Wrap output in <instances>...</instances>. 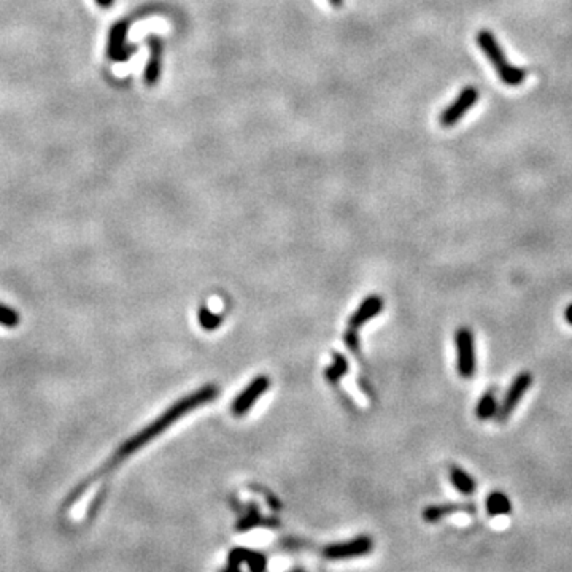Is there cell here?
<instances>
[{"label": "cell", "mask_w": 572, "mask_h": 572, "mask_svg": "<svg viewBox=\"0 0 572 572\" xmlns=\"http://www.w3.org/2000/svg\"><path fill=\"white\" fill-rule=\"evenodd\" d=\"M346 369H348V362H346L345 358L340 353H334V364L328 367L326 378L333 383L339 382L346 373Z\"/></svg>", "instance_id": "2e32d148"}, {"label": "cell", "mask_w": 572, "mask_h": 572, "mask_svg": "<svg viewBox=\"0 0 572 572\" xmlns=\"http://www.w3.org/2000/svg\"><path fill=\"white\" fill-rule=\"evenodd\" d=\"M269 387H271V380H269V377L260 376V377L253 378L249 387H246L244 392H242L237 398L234 399L233 407H230V409H233V414L235 417L245 415L246 412L251 409V405L261 398V394L266 392V389H269Z\"/></svg>", "instance_id": "8992f818"}, {"label": "cell", "mask_w": 572, "mask_h": 572, "mask_svg": "<svg viewBox=\"0 0 572 572\" xmlns=\"http://www.w3.org/2000/svg\"><path fill=\"white\" fill-rule=\"evenodd\" d=\"M478 101V90L476 86H466L463 91L456 96L455 101L444 110L439 117V123L442 128H452L456 123H460L464 118V115L469 112L471 108Z\"/></svg>", "instance_id": "5b68a950"}, {"label": "cell", "mask_w": 572, "mask_h": 572, "mask_svg": "<svg viewBox=\"0 0 572 572\" xmlns=\"http://www.w3.org/2000/svg\"><path fill=\"white\" fill-rule=\"evenodd\" d=\"M498 409L499 404L496 398V389L489 388L480 396V399H478V403L476 405V417L482 421L491 420V418H496Z\"/></svg>", "instance_id": "5bb4252c"}, {"label": "cell", "mask_w": 572, "mask_h": 572, "mask_svg": "<svg viewBox=\"0 0 572 572\" xmlns=\"http://www.w3.org/2000/svg\"><path fill=\"white\" fill-rule=\"evenodd\" d=\"M148 45H150V59H148L145 69V83L153 86L158 83L159 75H161V59H162V42L156 35L148 37Z\"/></svg>", "instance_id": "8fae6325"}, {"label": "cell", "mask_w": 572, "mask_h": 572, "mask_svg": "<svg viewBox=\"0 0 572 572\" xmlns=\"http://www.w3.org/2000/svg\"><path fill=\"white\" fill-rule=\"evenodd\" d=\"M221 317L217 315V313H212L210 310L207 309V307H202L199 310V323L203 329H207V331H213V329H217L219 324H221Z\"/></svg>", "instance_id": "e0dca14e"}, {"label": "cell", "mask_w": 572, "mask_h": 572, "mask_svg": "<svg viewBox=\"0 0 572 572\" xmlns=\"http://www.w3.org/2000/svg\"><path fill=\"white\" fill-rule=\"evenodd\" d=\"M218 388L214 385H207V387H202L197 389V392L191 393L188 396H185L183 399H180L178 403H175L172 407L164 412V414L151 423L150 426H146L143 431H140L137 436L129 439L123 447L119 448V456H128L131 453H134L135 450H139L143 447L146 442H150L151 439L158 437L159 434L166 431L167 428L174 425L175 421H178L181 417L188 414V412L197 409V407L202 404H207L217 398Z\"/></svg>", "instance_id": "6da1fadb"}, {"label": "cell", "mask_w": 572, "mask_h": 572, "mask_svg": "<svg viewBox=\"0 0 572 572\" xmlns=\"http://www.w3.org/2000/svg\"><path fill=\"white\" fill-rule=\"evenodd\" d=\"M371 550H372L371 537L361 536V537L353 539V541L328 546L323 550V555L329 560H345V558L361 557V555L369 553Z\"/></svg>", "instance_id": "52a82bcc"}, {"label": "cell", "mask_w": 572, "mask_h": 572, "mask_svg": "<svg viewBox=\"0 0 572 572\" xmlns=\"http://www.w3.org/2000/svg\"><path fill=\"white\" fill-rule=\"evenodd\" d=\"M564 320H566V323L568 324H571L572 326V302L571 304L566 307V310H564Z\"/></svg>", "instance_id": "d6986e66"}, {"label": "cell", "mask_w": 572, "mask_h": 572, "mask_svg": "<svg viewBox=\"0 0 572 572\" xmlns=\"http://www.w3.org/2000/svg\"><path fill=\"white\" fill-rule=\"evenodd\" d=\"M455 348H456V371L460 377L469 380L476 376L477 371V353L476 337L472 329L461 326L455 331Z\"/></svg>", "instance_id": "3957f363"}, {"label": "cell", "mask_w": 572, "mask_h": 572, "mask_svg": "<svg viewBox=\"0 0 572 572\" xmlns=\"http://www.w3.org/2000/svg\"><path fill=\"white\" fill-rule=\"evenodd\" d=\"M532 382H535V377H532L531 372L523 371L516 376L507 392H505L503 401H500L498 414H496V421L498 423H505L510 418V415L514 414L516 405L520 404V401L525 398V394L528 393V389L531 388Z\"/></svg>", "instance_id": "277c9868"}, {"label": "cell", "mask_w": 572, "mask_h": 572, "mask_svg": "<svg viewBox=\"0 0 572 572\" xmlns=\"http://www.w3.org/2000/svg\"><path fill=\"white\" fill-rule=\"evenodd\" d=\"M96 2H97V5H101L102 8H108V7H112L115 0H96Z\"/></svg>", "instance_id": "ffe728a7"}, {"label": "cell", "mask_w": 572, "mask_h": 572, "mask_svg": "<svg viewBox=\"0 0 572 572\" xmlns=\"http://www.w3.org/2000/svg\"><path fill=\"white\" fill-rule=\"evenodd\" d=\"M448 477H450V482H452V485L455 487V489H458V491L461 494H464V496H471V494L476 493V489H477L476 478L472 477L471 474H467L463 467L452 466V467H450Z\"/></svg>", "instance_id": "4fadbf2b"}, {"label": "cell", "mask_w": 572, "mask_h": 572, "mask_svg": "<svg viewBox=\"0 0 572 572\" xmlns=\"http://www.w3.org/2000/svg\"><path fill=\"white\" fill-rule=\"evenodd\" d=\"M129 32V24L126 21H119L115 24L110 31L108 38V56L110 59L117 60V62H124L128 60L132 54L135 53L134 47H129L126 43V37Z\"/></svg>", "instance_id": "ba28073f"}, {"label": "cell", "mask_w": 572, "mask_h": 572, "mask_svg": "<svg viewBox=\"0 0 572 572\" xmlns=\"http://www.w3.org/2000/svg\"><path fill=\"white\" fill-rule=\"evenodd\" d=\"M476 514L477 512V504L474 503H450V504H439V505H428V507L423 510L421 516L425 519L428 523H437L439 520H442L444 516H448L452 514Z\"/></svg>", "instance_id": "9c48e42d"}, {"label": "cell", "mask_w": 572, "mask_h": 572, "mask_svg": "<svg viewBox=\"0 0 572 572\" xmlns=\"http://www.w3.org/2000/svg\"><path fill=\"white\" fill-rule=\"evenodd\" d=\"M487 514L489 516H499V515H510L512 514V503L507 498V494L503 491H491L488 494L487 503Z\"/></svg>", "instance_id": "9a60e30c"}, {"label": "cell", "mask_w": 572, "mask_h": 572, "mask_svg": "<svg viewBox=\"0 0 572 572\" xmlns=\"http://www.w3.org/2000/svg\"><path fill=\"white\" fill-rule=\"evenodd\" d=\"M329 3H331L333 7L339 8V7H342V5H344V0H329Z\"/></svg>", "instance_id": "44dd1931"}, {"label": "cell", "mask_w": 572, "mask_h": 572, "mask_svg": "<svg viewBox=\"0 0 572 572\" xmlns=\"http://www.w3.org/2000/svg\"><path fill=\"white\" fill-rule=\"evenodd\" d=\"M240 563H246L250 566V569H255V571H262L264 568H266V558H264L261 553L251 552V550L237 548L230 553L229 568L237 569Z\"/></svg>", "instance_id": "7c38bea8"}, {"label": "cell", "mask_w": 572, "mask_h": 572, "mask_svg": "<svg viewBox=\"0 0 572 572\" xmlns=\"http://www.w3.org/2000/svg\"><path fill=\"white\" fill-rule=\"evenodd\" d=\"M383 310V299L378 298V296H369V298L362 301V304L360 305L353 315H351L348 321V329H356L361 328L362 324L371 321L373 317H377L378 313Z\"/></svg>", "instance_id": "30bf717a"}, {"label": "cell", "mask_w": 572, "mask_h": 572, "mask_svg": "<svg viewBox=\"0 0 572 572\" xmlns=\"http://www.w3.org/2000/svg\"><path fill=\"white\" fill-rule=\"evenodd\" d=\"M345 340L350 350H353V351L358 350V335H356L355 329H348V333L345 334Z\"/></svg>", "instance_id": "ac0fdd59"}, {"label": "cell", "mask_w": 572, "mask_h": 572, "mask_svg": "<svg viewBox=\"0 0 572 572\" xmlns=\"http://www.w3.org/2000/svg\"><path fill=\"white\" fill-rule=\"evenodd\" d=\"M477 45L482 49V53L485 54L487 59L491 62L494 70L498 72L499 80L503 81L504 85L507 86H520L521 83H525L526 80V72L523 69L514 67L512 64L509 62L507 58L503 51V48L496 40L491 32L487 29H482L477 34Z\"/></svg>", "instance_id": "7a4b0ae2"}]
</instances>
